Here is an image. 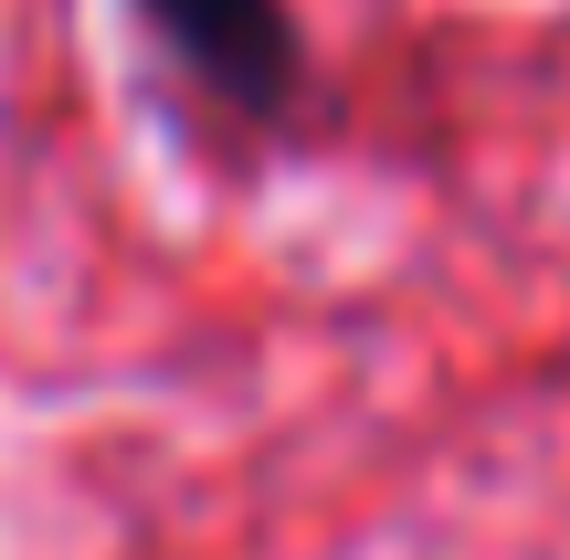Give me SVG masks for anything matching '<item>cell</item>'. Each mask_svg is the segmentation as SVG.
<instances>
[{
	"label": "cell",
	"instance_id": "obj_1",
	"mask_svg": "<svg viewBox=\"0 0 570 560\" xmlns=\"http://www.w3.org/2000/svg\"><path fill=\"white\" fill-rule=\"evenodd\" d=\"M138 11L190 63V85H212L244 117H285V96H296V21H285V0H138Z\"/></svg>",
	"mask_w": 570,
	"mask_h": 560
}]
</instances>
